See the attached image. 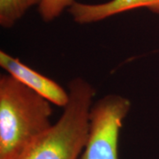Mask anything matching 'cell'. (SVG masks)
<instances>
[{
    "label": "cell",
    "mask_w": 159,
    "mask_h": 159,
    "mask_svg": "<svg viewBox=\"0 0 159 159\" xmlns=\"http://www.w3.org/2000/svg\"><path fill=\"white\" fill-rule=\"evenodd\" d=\"M51 102L9 74L0 77V159H17L51 127Z\"/></svg>",
    "instance_id": "obj_1"
},
{
    "label": "cell",
    "mask_w": 159,
    "mask_h": 159,
    "mask_svg": "<svg viewBox=\"0 0 159 159\" xmlns=\"http://www.w3.org/2000/svg\"><path fill=\"white\" fill-rule=\"evenodd\" d=\"M69 101L61 117L17 159H79L87 142L94 87L80 77L68 85Z\"/></svg>",
    "instance_id": "obj_2"
},
{
    "label": "cell",
    "mask_w": 159,
    "mask_h": 159,
    "mask_svg": "<svg viewBox=\"0 0 159 159\" xmlns=\"http://www.w3.org/2000/svg\"><path fill=\"white\" fill-rule=\"evenodd\" d=\"M74 2L75 0H43L38 6V12L43 20L50 22L68 10Z\"/></svg>",
    "instance_id": "obj_7"
},
{
    "label": "cell",
    "mask_w": 159,
    "mask_h": 159,
    "mask_svg": "<svg viewBox=\"0 0 159 159\" xmlns=\"http://www.w3.org/2000/svg\"><path fill=\"white\" fill-rule=\"evenodd\" d=\"M0 66L7 74L46 98L51 103L60 107H65L69 101L68 90H66L55 80L30 68L20 62L19 58L1 51Z\"/></svg>",
    "instance_id": "obj_4"
},
{
    "label": "cell",
    "mask_w": 159,
    "mask_h": 159,
    "mask_svg": "<svg viewBox=\"0 0 159 159\" xmlns=\"http://www.w3.org/2000/svg\"><path fill=\"white\" fill-rule=\"evenodd\" d=\"M130 109V100L116 94L93 104L88 139L79 159H119V132Z\"/></svg>",
    "instance_id": "obj_3"
},
{
    "label": "cell",
    "mask_w": 159,
    "mask_h": 159,
    "mask_svg": "<svg viewBox=\"0 0 159 159\" xmlns=\"http://www.w3.org/2000/svg\"><path fill=\"white\" fill-rule=\"evenodd\" d=\"M138 8H147L152 12L159 13V0H110L98 4H86L75 1L68 11L75 22L85 25L98 22Z\"/></svg>",
    "instance_id": "obj_5"
},
{
    "label": "cell",
    "mask_w": 159,
    "mask_h": 159,
    "mask_svg": "<svg viewBox=\"0 0 159 159\" xmlns=\"http://www.w3.org/2000/svg\"><path fill=\"white\" fill-rule=\"evenodd\" d=\"M43 0H0V25L11 29L33 6H39Z\"/></svg>",
    "instance_id": "obj_6"
}]
</instances>
